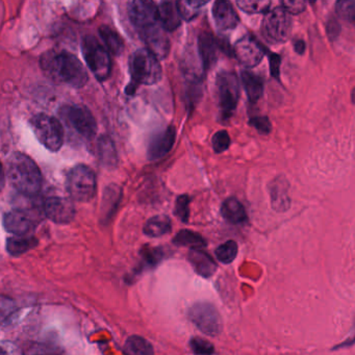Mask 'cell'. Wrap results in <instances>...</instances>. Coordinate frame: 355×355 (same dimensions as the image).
I'll list each match as a JSON object with an SVG mask.
<instances>
[{
	"mask_svg": "<svg viewBox=\"0 0 355 355\" xmlns=\"http://www.w3.org/2000/svg\"><path fill=\"white\" fill-rule=\"evenodd\" d=\"M45 76L57 84L80 89L89 80L88 72L82 62L68 51H49L40 60Z\"/></svg>",
	"mask_w": 355,
	"mask_h": 355,
	"instance_id": "cell-1",
	"label": "cell"
},
{
	"mask_svg": "<svg viewBox=\"0 0 355 355\" xmlns=\"http://www.w3.org/2000/svg\"><path fill=\"white\" fill-rule=\"evenodd\" d=\"M8 178L18 192L34 197L42 189V173L28 155L14 153L8 159Z\"/></svg>",
	"mask_w": 355,
	"mask_h": 355,
	"instance_id": "cell-2",
	"label": "cell"
},
{
	"mask_svg": "<svg viewBox=\"0 0 355 355\" xmlns=\"http://www.w3.org/2000/svg\"><path fill=\"white\" fill-rule=\"evenodd\" d=\"M130 71L132 82L126 88L128 95L134 94L141 85L153 86L162 80L163 71L159 60L147 49H138L130 60Z\"/></svg>",
	"mask_w": 355,
	"mask_h": 355,
	"instance_id": "cell-3",
	"label": "cell"
},
{
	"mask_svg": "<svg viewBox=\"0 0 355 355\" xmlns=\"http://www.w3.org/2000/svg\"><path fill=\"white\" fill-rule=\"evenodd\" d=\"M66 189L72 200L88 202L96 194L97 182L94 171L86 165L74 166L68 172Z\"/></svg>",
	"mask_w": 355,
	"mask_h": 355,
	"instance_id": "cell-4",
	"label": "cell"
},
{
	"mask_svg": "<svg viewBox=\"0 0 355 355\" xmlns=\"http://www.w3.org/2000/svg\"><path fill=\"white\" fill-rule=\"evenodd\" d=\"M82 49L87 66L95 78L99 82L107 80L112 72V60L107 49L97 40L96 37L88 35L83 39Z\"/></svg>",
	"mask_w": 355,
	"mask_h": 355,
	"instance_id": "cell-5",
	"label": "cell"
},
{
	"mask_svg": "<svg viewBox=\"0 0 355 355\" xmlns=\"http://www.w3.org/2000/svg\"><path fill=\"white\" fill-rule=\"evenodd\" d=\"M31 125L39 142L49 149L57 153L64 144V128L57 118L46 114H37L31 119Z\"/></svg>",
	"mask_w": 355,
	"mask_h": 355,
	"instance_id": "cell-6",
	"label": "cell"
},
{
	"mask_svg": "<svg viewBox=\"0 0 355 355\" xmlns=\"http://www.w3.org/2000/svg\"><path fill=\"white\" fill-rule=\"evenodd\" d=\"M216 91L220 118L225 121L234 115L240 98V87L236 74L230 71L220 72L216 80Z\"/></svg>",
	"mask_w": 355,
	"mask_h": 355,
	"instance_id": "cell-7",
	"label": "cell"
},
{
	"mask_svg": "<svg viewBox=\"0 0 355 355\" xmlns=\"http://www.w3.org/2000/svg\"><path fill=\"white\" fill-rule=\"evenodd\" d=\"M60 115L64 122L82 138L92 140L96 135V120L90 110L84 105H64Z\"/></svg>",
	"mask_w": 355,
	"mask_h": 355,
	"instance_id": "cell-8",
	"label": "cell"
},
{
	"mask_svg": "<svg viewBox=\"0 0 355 355\" xmlns=\"http://www.w3.org/2000/svg\"><path fill=\"white\" fill-rule=\"evenodd\" d=\"M188 315L191 322L203 334L216 336L221 332V315L215 305L211 303H195L189 309Z\"/></svg>",
	"mask_w": 355,
	"mask_h": 355,
	"instance_id": "cell-9",
	"label": "cell"
},
{
	"mask_svg": "<svg viewBox=\"0 0 355 355\" xmlns=\"http://www.w3.org/2000/svg\"><path fill=\"white\" fill-rule=\"evenodd\" d=\"M263 31L268 40L275 43H284L292 32V19L282 7L275 8L266 15L263 22Z\"/></svg>",
	"mask_w": 355,
	"mask_h": 355,
	"instance_id": "cell-10",
	"label": "cell"
},
{
	"mask_svg": "<svg viewBox=\"0 0 355 355\" xmlns=\"http://www.w3.org/2000/svg\"><path fill=\"white\" fill-rule=\"evenodd\" d=\"M128 11L132 26L140 35L159 24L157 20V6L153 1H132L128 3Z\"/></svg>",
	"mask_w": 355,
	"mask_h": 355,
	"instance_id": "cell-11",
	"label": "cell"
},
{
	"mask_svg": "<svg viewBox=\"0 0 355 355\" xmlns=\"http://www.w3.org/2000/svg\"><path fill=\"white\" fill-rule=\"evenodd\" d=\"M266 51L263 45L250 35L243 37L234 44L232 55L236 58L244 67H257L263 59Z\"/></svg>",
	"mask_w": 355,
	"mask_h": 355,
	"instance_id": "cell-12",
	"label": "cell"
},
{
	"mask_svg": "<svg viewBox=\"0 0 355 355\" xmlns=\"http://www.w3.org/2000/svg\"><path fill=\"white\" fill-rule=\"evenodd\" d=\"M44 213L55 223L68 224L73 221L76 211L71 199L55 196L45 201Z\"/></svg>",
	"mask_w": 355,
	"mask_h": 355,
	"instance_id": "cell-13",
	"label": "cell"
},
{
	"mask_svg": "<svg viewBox=\"0 0 355 355\" xmlns=\"http://www.w3.org/2000/svg\"><path fill=\"white\" fill-rule=\"evenodd\" d=\"M36 220L24 209H13L3 217V226L15 236H26L36 228Z\"/></svg>",
	"mask_w": 355,
	"mask_h": 355,
	"instance_id": "cell-14",
	"label": "cell"
},
{
	"mask_svg": "<svg viewBox=\"0 0 355 355\" xmlns=\"http://www.w3.org/2000/svg\"><path fill=\"white\" fill-rule=\"evenodd\" d=\"M141 37L146 43L147 49L157 60H164L168 57L170 51V40L166 34V31H164L159 24L141 34Z\"/></svg>",
	"mask_w": 355,
	"mask_h": 355,
	"instance_id": "cell-15",
	"label": "cell"
},
{
	"mask_svg": "<svg viewBox=\"0 0 355 355\" xmlns=\"http://www.w3.org/2000/svg\"><path fill=\"white\" fill-rule=\"evenodd\" d=\"M176 140V130L174 126H169L159 134L155 135L150 140L147 150V157L150 161H157L166 157L173 147Z\"/></svg>",
	"mask_w": 355,
	"mask_h": 355,
	"instance_id": "cell-16",
	"label": "cell"
},
{
	"mask_svg": "<svg viewBox=\"0 0 355 355\" xmlns=\"http://www.w3.org/2000/svg\"><path fill=\"white\" fill-rule=\"evenodd\" d=\"M213 16L220 32L234 30L240 21L232 3L225 0H218L214 3Z\"/></svg>",
	"mask_w": 355,
	"mask_h": 355,
	"instance_id": "cell-17",
	"label": "cell"
},
{
	"mask_svg": "<svg viewBox=\"0 0 355 355\" xmlns=\"http://www.w3.org/2000/svg\"><path fill=\"white\" fill-rule=\"evenodd\" d=\"M197 51H198L199 58H200L203 70L205 72L216 63L218 59V53L221 51L219 39L215 38L209 33H202L199 36L198 42H197Z\"/></svg>",
	"mask_w": 355,
	"mask_h": 355,
	"instance_id": "cell-18",
	"label": "cell"
},
{
	"mask_svg": "<svg viewBox=\"0 0 355 355\" xmlns=\"http://www.w3.org/2000/svg\"><path fill=\"white\" fill-rule=\"evenodd\" d=\"M271 205L274 211L284 213L291 207L290 196H288V184L284 176H278L269 186Z\"/></svg>",
	"mask_w": 355,
	"mask_h": 355,
	"instance_id": "cell-19",
	"label": "cell"
},
{
	"mask_svg": "<svg viewBox=\"0 0 355 355\" xmlns=\"http://www.w3.org/2000/svg\"><path fill=\"white\" fill-rule=\"evenodd\" d=\"M157 20L166 32H173L182 24L178 6L173 1H164L157 6Z\"/></svg>",
	"mask_w": 355,
	"mask_h": 355,
	"instance_id": "cell-20",
	"label": "cell"
},
{
	"mask_svg": "<svg viewBox=\"0 0 355 355\" xmlns=\"http://www.w3.org/2000/svg\"><path fill=\"white\" fill-rule=\"evenodd\" d=\"M188 259L194 268L195 272L202 277H211L217 270V263L213 257L200 249H191Z\"/></svg>",
	"mask_w": 355,
	"mask_h": 355,
	"instance_id": "cell-21",
	"label": "cell"
},
{
	"mask_svg": "<svg viewBox=\"0 0 355 355\" xmlns=\"http://www.w3.org/2000/svg\"><path fill=\"white\" fill-rule=\"evenodd\" d=\"M221 214L226 221L236 225L247 221V213L244 205L234 197H230L222 203Z\"/></svg>",
	"mask_w": 355,
	"mask_h": 355,
	"instance_id": "cell-22",
	"label": "cell"
},
{
	"mask_svg": "<svg viewBox=\"0 0 355 355\" xmlns=\"http://www.w3.org/2000/svg\"><path fill=\"white\" fill-rule=\"evenodd\" d=\"M172 230L171 220L168 216L157 215L145 223L143 232L150 238H159L169 234Z\"/></svg>",
	"mask_w": 355,
	"mask_h": 355,
	"instance_id": "cell-23",
	"label": "cell"
},
{
	"mask_svg": "<svg viewBox=\"0 0 355 355\" xmlns=\"http://www.w3.org/2000/svg\"><path fill=\"white\" fill-rule=\"evenodd\" d=\"M241 78H242L243 85H244L245 90H246L249 101L252 103H257L259 98L263 96V78L249 71H242Z\"/></svg>",
	"mask_w": 355,
	"mask_h": 355,
	"instance_id": "cell-24",
	"label": "cell"
},
{
	"mask_svg": "<svg viewBox=\"0 0 355 355\" xmlns=\"http://www.w3.org/2000/svg\"><path fill=\"white\" fill-rule=\"evenodd\" d=\"M99 36L105 43L103 46L109 53H113L114 55H121L124 49V42L117 32L110 26H103L99 28Z\"/></svg>",
	"mask_w": 355,
	"mask_h": 355,
	"instance_id": "cell-25",
	"label": "cell"
},
{
	"mask_svg": "<svg viewBox=\"0 0 355 355\" xmlns=\"http://www.w3.org/2000/svg\"><path fill=\"white\" fill-rule=\"evenodd\" d=\"M173 243L178 246L191 247L192 249L202 248L207 245V242L200 234L189 230L178 232L174 236Z\"/></svg>",
	"mask_w": 355,
	"mask_h": 355,
	"instance_id": "cell-26",
	"label": "cell"
},
{
	"mask_svg": "<svg viewBox=\"0 0 355 355\" xmlns=\"http://www.w3.org/2000/svg\"><path fill=\"white\" fill-rule=\"evenodd\" d=\"M38 241L34 236H13L7 242V250L10 254L20 255L36 247Z\"/></svg>",
	"mask_w": 355,
	"mask_h": 355,
	"instance_id": "cell-27",
	"label": "cell"
},
{
	"mask_svg": "<svg viewBox=\"0 0 355 355\" xmlns=\"http://www.w3.org/2000/svg\"><path fill=\"white\" fill-rule=\"evenodd\" d=\"M207 3V1H203V0H182V1H178L176 6H178L180 18L186 21H191L198 16L201 8Z\"/></svg>",
	"mask_w": 355,
	"mask_h": 355,
	"instance_id": "cell-28",
	"label": "cell"
},
{
	"mask_svg": "<svg viewBox=\"0 0 355 355\" xmlns=\"http://www.w3.org/2000/svg\"><path fill=\"white\" fill-rule=\"evenodd\" d=\"M99 155L101 162L110 167H115L117 165L118 157L115 145L109 137L105 136L101 138L98 143Z\"/></svg>",
	"mask_w": 355,
	"mask_h": 355,
	"instance_id": "cell-29",
	"label": "cell"
},
{
	"mask_svg": "<svg viewBox=\"0 0 355 355\" xmlns=\"http://www.w3.org/2000/svg\"><path fill=\"white\" fill-rule=\"evenodd\" d=\"M125 348L130 355H153V345L142 336H132L128 338Z\"/></svg>",
	"mask_w": 355,
	"mask_h": 355,
	"instance_id": "cell-30",
	"label": "cell"
},
{
	"mask_svg": "<svg viewBox=\"0 0 355 355\" xmlns=\"http://www.w3.org/2000/svg\"><path fill=\"white\" fill-rule=\"evenodd\" d=\"M238 250V244L234 241H227V242L223 243L216 249V257L220 263L227 265V263H232L236 259Z\"/></svg>",
	"mask_w": 355,
	"mask_h": 355,
	"instance_id": "cell-31",
	"label": "cell"
},
{
	"mask_svg": "<svg viewBox=\"0 0 355 355\" xmlns=\"http://www.w3.org/2000/svg\"><path fill=\"white\" fill-rule=\"evenodd\" d=\"M236 6L245 13H266L269 10L270 6H271V1H265V0H240V1H236Z\"/></svg>",
	"mask_w": 355,
	"mask_h": 355,
	"instance_id": "cell-32",
	"label": "cell"
},
{
	"mask_svg": "<svg viewBox=\"0 0 355 355\" xmlns=\"http://www.w3.org/2000/svg\"><path fill=\"white\" fill-rule=\"evenodd\" d=\"M336 14L343 20L353 24L355 20V1L354 0H340L336 6Z\"/></svg>",
	"mask_w": 355,
	"mask_h": 355,
	"instance_id": "cell-33",
	"label": "cell"
},
{
	"mask_svg": "<svg viewBox=\"0 0 355 355\" xmlns=\"http://www.w3.org/2000/svg\"><path fill=\"white\" fill-rule=\"evenodd\" d=\"M190 347L196 355H213L215 352L213 344L205 338H193L190 340Z\"/></svg>",
	"mask_w": 355,
	"mask_h": 355,
	"instance_id": "cell-34",
	"label": "cell"
},
{
	"mask_svg": "<svg viewBox=\"0 0 355 355\" xmlns=\"http://www.w3.org/2000/svg\"><path fill=\"white\" fill-rule=\"evenodd\" d=\"M190 201V197L188 195H180L176 199L175 215L184 223H188L190 218V209H189Z\"/></svg>",
	"mask_w": 355,
	"mask_h": 355,
	"instance_id": "cell-35",
	"label": "cell"
},
{
	"mask_svg": "<svg viewBox=\"0 0 355 355\" xmlns=\"http://www.w3.org/2000/svg\"><path fill=\"white\" fill-rule=\"evenodd\" d=\"M213 148L216 153H224L230 146V137L226 130H219L213 137Z\"/></svg>",
	"mask_w": 355,
	"mask_h": 355,
	"instance_id": "cell-36",
	"label": "cell"
},
{
	"mask_svg": "<svg viewBox=\"0 0 355 355\" xmlns=\"http://www.w3.org/2000/svg\"><path fill=\"white\" fill-rule=\"evenodd\" d=\"M164 254H165V252H164L163 248H161V247L153 248V247L146 246L144 250L142 251V255L145 259V261H147V263H149V265L153 266L161 261Z\"/></svg>",
	"mask_w": 355,
	"mask_h": 355,
	"instance_id": "cell-37",
	"label": "cell"
},
{
	"mask_svg": "<svg viewBox=\"0 0 355 355\" xmlns=\"http://www.w3.org/2000/svg\"><path fill=\"white\" fill-rule=\"evenodd\" d=\"M249 124L257 132H261V134L268 135L271 132L272 130V124L270 122V120L268 119V117H263V116H257V117H252L250 120H249Z\"/></svg>",
	"mask_w": 355,
	"mask_h": 355,
	"instance_id": "cell-38",
	"label": "cell"
},
{
	"mask_svg": "<svg viewBox=\"0 0 355 355\" xmlns=\"http://www.w3.org/2000/svg\"><path fill=\"white\" fill-rule=\"evenodd\" d=\"M282 9L286 13L293 14V15L302 13L305 8H306L304 1H300V0H284V1H282Z\"/></svg>",
	"mask_w": 355,
	"mask_h": 355,
	"instance_id": "cell-39",
	"label": "cell"
},
{
	"mask_svg": "<svg viewBox=\"0 0 355 355\" xmlns=\"http://www.w3.org/2000/svg\"><path fill=\"white\" fill-rule=\"evenodd\" d=\"M0 355H24L21 349L13 342H0Z\"/></svg>",
	"mask_w": 355,
	"mask_h": 355,
	"instance_id": "cell-40",
	"label": "cell"
},
{
	"mask_svg": "<svg viewBox=\"0 0 355 355\" xmlns=\"http://www.w3.org/2000/svg\"><path fill=\"white\" fill-rule=\"evenodd\" d=\"M270 73L276 80H279L280 63L282 58L276 53H269Z\"/></svg>",
	"mask_w": 355,
	"mask_h": 355,
	"instance_id": "cell-41",
	"label": "cell"
},
{
	"mask_svg": "<svg viewBox=\"0 0 355 355\" xmlns=\"http://www.w3.org/2000/svg\"><path fill=\"white\" fill-rule=\"evenodd\" d=\"M326 32H327L328 38L330 41H334L338 39L340 34V26L336 18H330L326 26Z\"/></svg>",
	"mask_w": 355,
	"mask_h": 355,
	"instance_id": "cell-42",
	"label": "cell"
},
{
	"mask_svg": "<svg viewBox=\"0 0 355 355\" xmlns=\"http://www.w3.org/2000/svg\"><path fill=\"white\" fill-rule=\"evenodd\" d=\"M293 45H294L295 51H296L298 55H302L303 53H305V47H306V45H305L304 41L300 40V39H299V40H295Z\"/></svg>",
	"mask_w": 355,
	"mask_h": 355,
	"instance_id": "cell-43",
	"label": "cell"
},
{
	"mask_svg": "<svg viewBox=\"0 0 355 355\" xmlns=\"http://www.w3.org/2000/svg\"><path fill=\"white\" fill-rule=\"evenodd\" d=\"M5 187V172H3V165L0 163V194L3 192Z\"/></svg>",
	"mask_w": 355,
	"mask_h": 355,
	"instance_id": "cell-44",
	"label": "cell"
}]
</instances>
